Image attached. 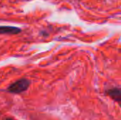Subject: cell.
Wrapping results in <instances>:
<instances>
[{
	"mask_svg": "<svg viewBox=\"0 0 121 120\" xmlns=\"http://www.w3.org/2000/svg\"><path fill=\"white\" fill-rule=\"evenodd\" d=\"M21 30L19 28L14 26H6V25H0V34H6V35H16L21 33Z\"/></svg>",
	"mask_w": 121,
	"mask_h": 120,
	"instance_id": "obj_3",
	"label": "cell"
},
{
	"mask_svg": "<svg viewBox=\"0 0 121 120\" xmlns=\"http://www.w3.org/2000/svg\"><path fill=\"white\" fill-rule=\"evenodd\" d=\"M106 94L111 97L113 100L117 103H121V91L119 88H113L108 89L106 91Z\"/></svg>",
	"mask_w": 121,
	"mask_h": 120,
	"instance_id": "obj_2",
	"label": "cell"
},
{
	"mask_svg": "<svg viewBox=\"0 0 121 120\" xmlns=\"http://www.w3.org/2000/svg\"><path fill=\"white\" fill-rule=\"evenodd\" d=\"M30 84V81L27 79H21L11 83L7 88V91L11 93L18 94L26 91Z\"/></svg>",
	"mask_w": 121,
	"mask_h": 120,
	"instance_id": "obj_1",
	"label": "cell"
},
{
	"mask_svg": "<svg viewBox=\"0 0 121 120\" xmlns=\"http://www.w3.org/2000/svg\"><path fill=\"white\" fill-rule=\"evenodd\" d=\"M5 120H15L14 119H12V118H10V117H7V118H6Z\"/></svg>",
	"mask_w": 121,
	"mask_h": 120,
	"instance_id": "obj_4",
	"label": "cell"
}]
</instances>
